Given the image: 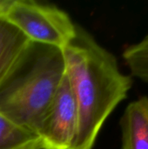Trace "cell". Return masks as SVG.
Masks as SVG:
<instances>
[{"label": "cell", "instance_id": "1", "mask_svg": "<svg viewBox=\"0 0 148 149\" xmlns=\"http://www.w3.org/2000/svg\"><path fill=\"white\" fill-rule=\"evenodd\" d=\"M63 52L79 115L70 149H92L106 120L126 98L133 79L120 71L115 56L81 27L77 26L75 37Z\"/></svg>", "mask_w": 148, "mask_h": 149}, {"label": "cell", "instance_id": "2", "mask_svg": "<svg viewBox=\"0 0 148 149\" xmlns=\"http://www.w3.org/2000/svg\"><path fill=\"white\" fill-rule=\"evenodd\" d=\"M65 76L63 50L31 42L0 86V113L38 135Z\"/></svg>", "mask_w": 148, "mask_h": 149}, {"label": "cell", "instance_id": "3", "mask_svg": "<svg viewBox=\"0 0 148 149\" xmlns=\"http://www.w3.org/2000/svg\"><path fill=\"white\" fill-rule=\"evenodd\" d=\"M4 18L31 42L64 50L76 35L77 25L59 8L32 0H13Z\"/></svg>", "mask_w": 148, "mask_h": 149}, {"label": "cell", "instance_id": "4", "mask_svg": "<svg viewBox=\"0 0 148 149\" xmlns=\"http://www.w3.org/2000/svg\"><path fill=\"white\" fill-rule=\"evenodd\" d=\"M78 123L77 104L65 74L38 132L44 149H70Z\"/></svg>", "mask_w": 148, "mask_h": 149}, {"label": "cell", "instance_id": "5", "mask_svg": "<svg viewBox=\"0 0 148 149\" xmlns=\"http://www.w3.org/2000/svg\"><path fill=\"white\" fill-rule=\"evenodd\" d=\"M121 149H148V97L131 102L120 120Z\"/></svg>", "mask_w": 148, "mask_h": 149}, {"label": "cell", "instance_id": "6", "mask_svg": "<svg viewBox=\"0 0 148 149\" xmlns=\"http://www.w3.org/2000/svg\"><path fill=\"white\" fill-rule=\"evenodd\" d=\"M31 41L4 17H0V86L17 65Z\"/></svg>", "mask_w": 148, "mask_h": 149}, {"label": "cell", "instance_id": "7", "mask_svg": "<svg viewBox=\"0 0 148 149\" xmlns=\"http://www.w3.org/2000/svg\"><path fill=\"white\" fill-rule=\"evenodd\" d=\"M0 149H44L39 137L0 113Z\"/></svg>", "mask_w": 148, "mask_h": 149}, {"label": "cell", "instance_id": "8", "mask_svg": "<svg viewBox=\"0 0 148 149\" xmlns=\"http://www.w3.org/2000/svg\"><path fill=\"white\" fill-rule=\"evenodd\" d=\"M122 57L131 76L148 83V33L138 43L126 47Z\"/></svg>", "mask_w": 148, "mask_h": 149}, {"label": "cell", "instance_id": "9", "mask_svg": "<svg viewBox=\"0 0 148 149\" xmlns=\"http://www.w3.org/2000/svg\"><path fill=\"white\" fill-rule=\"evenodd\" d=\"M13 0H0V17H4Z\"/></svg>", "mask_w": 148, "mask_h": 149}]
</instances>
